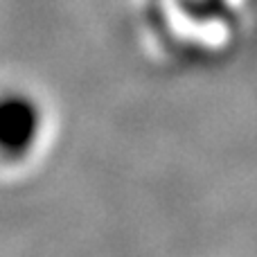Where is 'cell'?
<instances>
[{"instance_id":"1","label":"cell","mask_w":257,"mask_h":257,"mask_svg":"<svg viewBox=\"0 0 257 257\" xmlns=\"http://www.w3.org/2000/svg\"><path fill=\"white\" fill-rule=\"evenodd\" d=\"M48 104L18 84H0V181L27 172L52 145Z\"/></svg>"}]
</instances>
